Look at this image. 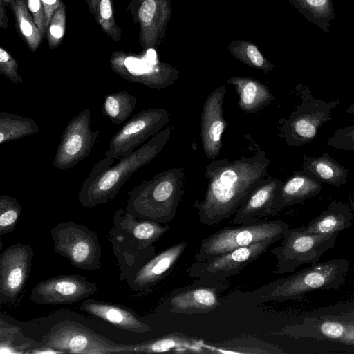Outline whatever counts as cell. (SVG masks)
<instances>
[{
    "mask_svg": "<svg viewBox=\"0 0 354 354\" xmlns=\"http://www.w3.org/2000/svg\"><path fill=\"white\" fill-rule=\"evenodd\" d=\"M269 165L265 151L259 149L252 156L221 158L207 165V187L203 198L194 204L200 222L215 225L234 216L268 176Z\"/></svg>",
    "mask_w": 354,
    "mask_h": 354,
    "instance_id": "6da1fadb",
    "label": "cell"
},
{
    "mask_svg": "<svg viewBox=\"0 0 354 354\" xmlns=\"http://www.w3.org/2000/svg\"><path fill=\"white\" fill-rule=\"evenodd\" d=\"M171 127L160 131L130 154L120 157L115 165L114 158H104L91 169L83 183L78 201L82 206L92 208L113 199L133 174L151 162L169 141Z\"/></svg>",
    "mask_w": 354,
    "mask_h": 354,
    "instance_id": "7a4b0ae2",
    "label": "cell"
},
{
    "mask_svg": "<svg viewBox=\"0 0 354 354\" xmlns=\"http://www.w3.org/2000/svg\"><path fill=\"white\" fill-rule=\"evenodd\" d=\"M184 176L183 167H175L143 181L128 192L126 211L160 224L171 222L183 194Z\"/></svg>",
    "mask_w": 354,
    "mask_h": 354,
    "instance_id": "3957f363",
    "label": "cell"
},
{
    "mask_svg": "<svg viewBox=\"0 0 354 354\" xmlns=\"http://www.w3.org/2000/svg\"><path fill=\"white\" fill-rule=\"evenodd\" d=\"M348 270L349 261L346 259L313 263L310 267L266 284L256 292L261 301L300 300L308 292L339 288Z\"/></svg>",
    "mask_w": 354,
    "mask_h": 354,
    "instance_id": "277c9868",
    "label": "cell"
},
{
    "mask_svg": "<svg viewBox=\"0 0 354 354\" xmlns=\"http://www.w3.org/2000/svg\"><path fill=\"white\" fill-rule=\"evenodd\" d=\"M304 230L305 226L289 228L281 244L271 250L270 253L277 260L274 273H290L303 265L316 263L335 245L339 234H308Z\"/></svg>",
    "mask_w": 354,
    "mask_h": 354,
    "instance_id": "5b68a950",
    "label": "cell"
},
{
    "mask_svg": "<svg viewBox=\"0 0 354 354\" xmlns=\"http://www.w3.org/2000/svg\"><path fill=\"white\" fill-rule=\"evenodd\" d=\"M288 229L289 225L279 219L223 228L201 241L194 261H205L273 238L281 239Z\"/></svg>",
    "mask_w": 354,
    "mask_h": 354,
    "instance_id": "8992f818",
    "label": "cell"
},
{
    "mask_svg": "<svg viewBox=\"0 0 354 354\" xmlns=\"http://www.w3.org/2000/svg\"><path fill=\"white\" fill-rule=\"evenodd\" d=\"M54 251L75 268L88 271L101 268L102 248L95 232L74 221L57 223L50 230Z\"/></svg>",
    "mask_w": 354,
    "mask_h": 354,
    "instance_id": "52a82bcc",
    "label": "cell"
},
{
    "mask_svg": "<svg viewBox=\"0 0 354 354\" xmlns=\"http://www.w3.org/2000/svg\"><path fill=\"white\" fill-rule=\"evenodd\" d=\"M39 347L82 354L127 353L130 345L115 343L74 321L56 323L39 342Z\"/></svg>",
    "mask_w": 354,
    "mask_h": 354,
    "instance_id": "ba28073f",
    "label": "cell"
},
{
    "mask_svg": "<svg viewBox=\"0 0 354 354\" xmlns=\"http://www.w3.org/2000/svg\"><path fill=\"white\" fill-rule=\"evenodd\" d=\"M154 50L137 55L122 50L114 51L110 58V67L122 78L153 89H162L175 84L180 71L174 66L160 62Z\"/></svg>",
    "mask_w": 354,
    "mask_h": 354,
    "instance_id": "9c48e42d",
    "label": "cell"
},
{
    "mask_svg": "<svg viewBox=\"0 0 354 354\" xmlns=\"http://www.w3.org/2000/svg\"><path fill=\"white\" fill-rule=\"evenodd\" d=\"M279 240L281 239L273 238L236 248L205 261H194L186 269V272L192 278L206 281H224L241 272Z\"/></svg>",
    "mask_w": 354,
    "mask_h": 354,
    "instance_id": "30bf717a",
    "label": "cell"
},
{
    "mask_svg": "<svg viewBox=\"0 0 354 354\" xmlns=\"http://www.w3.org/2000/svg\"><path fill=\"white\" fill-rule=\"evenodd\" d=\"M169 121V115L165 109H142L112 136L104 158L119 159L130 154L141 144L161 131Z\"/></svg>",
    "mask_w": 354,
    "mask_h": 354,
    "instance_id": "8fae6325",
    "label": "cell"
},
{
    "mask_svg": "<svg viewBox=\"0 0 354 354\" xmlns=\"http://www.w3.org/2000/svg\"><path fill=\"white\" fill-rule=\"evenodd\" d=\"M100 131L91 128V111L84 109L65 128L58 145L53 165L61 170L73 167L88 156Z\"/></svg>",
    "mask_w": 354,
    "mask_h": 354,
    "instance_id": "7c38bea8",
    "label": "cell"
},
{
    "mask_svg": "<svg viewBox=\"0 0 354 354\" xmlns=\"http://www.w3.org/2000/svg\"><path fill=\"white\" fill-rule=\"evenodd\" d=\"M127 10L139 26L138 41L142 49L156 50L171 17V0H131Z\"/></svg>",
    "mask_w": 354,
    "mask_h": 354,
    "instance_id": "4fadbf2b",
    "label": "cell"
},
{
    "mask_svg": "<svg viewBox=\"0 0 354 354\" xmlns=\"http://www.w3.org/2000/svg\"><path fill=\"white\" fill-rule=\"evenodd\" d=\"M33 250L17 243L0 254V304L15 303L29 278Z\"/></svg>",
    "mask_w": 354,
    "mask_h": 354,
    "instance_id": "5bb4252c",
    "label": "cell"
},
{
    "mask_svg": "<svg viewBox=\"0 0 354 354\" xmlns=\"http://www.w3.org/2000/svg\"><path fill=\"white\" fill-rule=\"evenodd\" d=\"M97 285L80 274H63L38 282L29 299L41 305L71 304L83 301L97 292Z\"/></svg>",
    "mask_w": 354,
    "mask_h": 354,
    "instance_id": "9a60e30c",
    "label": "cell"
},
{
    "mask_svg": "<svg viewBox=\"0 0 354 354\" xmlns=\"http://www.w3.org/2000/svg\"><path fill=\"white\" fill-rule=\"evenodd\" d=\"M225 93V85L217 87L207 97L202 108L200 136L203 150L209 159L218 156L221 136L227 125L223 111Z\"/></svg>",
    "mask_w": 354,
    "mask_h": 354,
    "instance_id": "2e32d148",
    "label": "cell"
},
{
    "mask_svg": "<svg viewBox=\"0 0 354 354\" xmlns=\"http://www.w3.org/2000/svg\"><path fill=\"white\" fill-rule=\"evenodd\" d=\"M120 268V280H129L155 256V247L146 248L133 234L113 226L109 233Z\"/></svg>",
    "mask_w": 354,
    "mask_h": 354,
    "instance_id": "e0dca14e",
    "label": "cell"
},
{
    "mask_svg": "<svg viewBox=\"0 0 354 354\" xmlns=\"http://www.w3.org/2000/svg\"><path fill=\"white\" fill-rule=\"evenodd\" d=\"M282 183L277 178L268 176L250 194L230 221L235 225H253L279 213L274 208L277 192Z\"/></svg>",
    "mask_w": 354,
    "mask_h": 354,
    "instance_id": "ac0fdd59",
    "label": "cell"
},
{
    "mask_svg": "<svg viewBox=\"0 0 354 354\" xmlns=\"http://www.w3.org/2000/svg\"><path fill=\"white\" fill-rule=\"evenodd\" d=\"M187 246L186 241H181L155 255L132 278L126 281L127 284L135 291L149 290L169 274Z\"/></svg>",
    "mask_w": 354,
    "mask_h": 354,
    "instance_id": "d6986e66",
    "label": "cell"
},
{
    "mask_svg": "<svg viewBox=\"0 0 354 354\" xmlns=\"http://www.w3.org/2000/svg\"><path fill=\"white\" fill-rule=\"evenodd\" d=\"M215 282L210 281L207 286L205 285V281H203V286H190L173 291L169 297L170 312L190 315L206 313L215 310L221 305L218 288L225 287L224 284L218 286L223 281L214 287Z\"/></svg>",
    "mask_w": 354,
    "mask_h": 354,
    "instance_id": "ffe728a7",
    "label": "cell"
},
{
    "mask_svg": "<svg viewBox=\"0 0 354 354\" xmlns=\"http://www.w3.org/2000/svg\"><path fill=\"white\" fill-rule=\"evenodd\" d=\"M80 309L121 330L138 333L151 331L150 326L141 321L133 311L117 304L86 299L82 302Z\"/></svg>",
    "mask_w": 354,
    "mask_h": 354,
    "instance_id": "44dd1931",
    "label": "cell"
},
{
    "mask_svg": "<svg viewBox=\"0 0 354 354\" xmlns=\"http://www.w3.org/2000/svg\"><path fill=\"white\" fill-rule=\"evenodd\" d=\"M204 348H206L201 341L179 332H172L154 339L131 345L127 353H202L207 352Z\"/></svg>",
    "mask_w": 354,
    "mask_h": 354,
    "instance_id": "7402d4cb",
    "label": "cell"
},
{
    "mask_svg": "<svg viewBox=\"0 0 354 354\" xmlns=\"http://www.w3.org/2000/svg\"><path fill=\"white\" fill-rule=\"evenodd\" d=\"M326 120V111L298 109L284 122L283 136L289 145H297L313 138L318 128Z\"/></svg>",
    "mask_w": 354,
    "mask_h": 354,
    "instance_id": "603a6c76",
    "label": "cell"
},
{
    "mask_svg": "<svg viewBox=\"0 0 354 354\" xmlns=\"http://www.w3.org/2000/svg\"><path fill=\"white\" fill-rule=\"evenodd\" d=\"M227 82L235 87L239 106L248 113L260 111L274 99L267 86L255 78L234 76Z\"/></svg>",
    "mask_w": 354,
    "mask_h": 354,
    "instance_id": "cb8c5ba5",
    "label": "cell"
},
{
    "mask_svg": "<svg viewBox=\"0 0 354 354\" xmlns=\"http://www.w3.org/2000/svg\"><path fill=\"white\" fill-rule=\"evenodd\" d=\"M113 225L133 234L146 248L153 246L170 228L153 221L141 219L121 208L113 216Z\"/></svg>",
    "mask_w": 354,
    "mask_h": 354,
    "instance_id": "d4e9b609",
    "label": "cell"
},
{
    "mask_svg": "<svg viewBox=\"0 0 354 354\" xmlns=\"http://www.w3.org/2000/svg\"><path fill=\"white\" fill-rule=\"evenodd\" d=\"M321 185L317 181L301 174H295L279 188L274 208L279 213L285 207L299 203L319 193Z\"/></svg>",
    "mask_w": 354,
    "mask_h": 354,
    "instance_id": "484cf974",
    "label": "cell"
},
{
    "mask_svg": "<svg viewBox=\"0 0 354 354\" xmlns=\"http://www.w3.org/2000/svg\"><path fill=\"white\" fill-rule=\"evenodd\" d=\"M353 218V214L348 207L341 203H333L311 220L304 230L308 234L339 233L351 226Z\"/></svg>",
    "mask_w": 354,
    "mask_h": 354,
    "instance_id": "4316f807",
    "label": "cell"
},
{
    "mask_svg": "<svg viewBox=\"0 0 354 354\" xmlns=\"http://www.w3.org/2000/svg\"><path fill=\"white\" fill-rule=\"evenodd\" d=\"M10 6L14 15L16 29L30 50L35 52L43 38L26 0H12Z\"/></svg>",
    "mask_w": 354,
    "mask_h": 354,
    "instance_id": "83f0119b",
    "label": "cell"
},
{
    "mask_svg": "<svg viewBox=\"0 0 354 354\" xmlns=\"http://www.w3.org/2000/svg\"><path fill=\"white\" fill-rule=\"evenodd\" d=\"M39 131V125L33 119L0 112V145L36 134Z\"/></svg>",
    "mask_w": 354,
    "mask_h": 354,
    "instance_id": "f1b7e54d",
    "label": "cell"
},
{
    "mask_svg": "<svg viewBox=\"0 0 354 354\" xmlns=\"http://www.w3.org/2000/svg\"><path fill=\"white\" fill-rule=\"evenodd\" d=\"M309 21L324 32H329L330 22L335 18L332 0H289Z\"/></svg>",
    "mask_w": 354,
    "mask_h": 354,
    "instance_id": "f546056e",
    "label": "cell"
},
{
    "mask_svg": "<svg viewBox=\"0 0 354 354\" xmlns=\"http://www.w3.org/2000/svg\"><path fill=\"white\" fill-rule=\"evenodd\" d=\"M137 99L127 91H120L105 95L102 113L113 124L120 125L133 113Z\"/></svg>",
    "mask_w": 354,
    "mask_h": 354,
    "instance_id": "4dcf8cb0",
    "label": "cell"
},
{
    "mask_svg": "<svg viewBox=\"0 0 354 354\" xmlns=\"http://www.w3.org/2000/svg\"><path fill=\"white\" fill-rule=\"evenodd\" d=\"M227 50L235 59L250 67L265 73H268L276 67L261 53L259 48L250 41L233 40L228 44Z\"/></svg>",
    "mask_w": 354,
    "mask_h": 354,
    "instance_id": "1f68e13d",
    "label": "cell"
},
{
    "mask_svg": "<svg viewBox=\"0 0 354 354\" xmlns=\"http://www.w3.org/2000/svg\"><path fill=\"white\" fill-rule=\"evenodd\" d=\"M39 343L26 338L20 328L0 320V348L1 353H30L38 348Z\"/></svg>",
    "mask_w": 354,
    "mask_h": 354,
    "instance_id": "d6a6232c",
    "label": "cell"
},
{
    "mask_svg": "<svg viewBox=\"0 0 354 354\" xmlns=\"http://www.w3.org/2000/svg\"><path fill=\"white\" fill-rule=\"evenodd\" d=\"M305 168L318 178L336 185L339 184L337 181H342L346 177L343 168L329 158L310 159Z\"/></svg>",
    "mask_w": 354,
    "mask_h": 354,
    "instance_id": "836d02e7",
    "label": "cell"
},
{
    "mask_svg": "<svg viewBox=\"0 0 354 354\" xmlns=\"http://www.w3.org/2000/svg\"><path fill=\"white\" fill-rule=\"evenodd\" d=\"M94 17L107 36L116 42L120 41L122 30L115 19L113 0H97Z\"/></svg>",
    "mask_w": 354,
    "mask_h": 354,
    "instance_id": "e575fe53",
    "label": "cell"
},
{
    "mask_svg": "<svg viewBox=\"0 0 354 354\" xmlns=\"http://www.w3.org/2000/svg\"><path fill=\"white\" fill-rule=\"evenodd\" d=\"M21 211L17 198L7 194L0 196V236L15 230Z\"/></svg>",
    "mask_w": 354,
    "mask_h": 354,
    "instance_id": "d590c367",
    "label": "cell"
},
{
    "mask_svg": "<svg viewBox=\"0 0 354 354\" xmlns=\"http://www.w3.org/2000/svg\"><path fill=\"white\" fill-rule=\"evenodd\" d=\"M66 6L62 2L53 14L46 32V39L50 50L57 48L62 42L66 31Z\"/></svg>",
    "mask_w": 354,
    "mask_h": 354,
    "instance_id": "8d00e7d4",
    "label": "cell"
},
{
    "mask_svg": "<svg viewBox=\"0 0 354 354\" xmlns=\"http://www.w3.org/2000/svg\"><path fill=\"white\" fill-rule=\"evenodd\" d=\"M328 145L335 149L354 151V124L337 129Z\"/></svg>",
    "mask_w": 354,
    "mask_h": 354,
    "instance_id": "74e56055",
    "label": "cell"
},
{
    "mask_svg": "<svg viewBox=\"0 0 354 354\" xmlns=\"http://www.w3.org/2000/svg\"><path fill=\"white\" fill-rule=\"evenodd\" d=\"M19 66L15 58L3 47L0 48V73L15 84L23 83L18 73Z\"/></svg>",
    "mask_w": 354,
    "mask_h": 354,
    "instance_id": "f35d334b",
    "label": "cell"
},
{
    "mask_svg": "<svg viewBox=\"0 0 354 354\" xmlns=\"http://www.w3.org/2000/svg\"><path fill=\"white\" fill-rule=\"evenodd\" d=\"M27 7L32 15L43 39L46 37L45 16L41 0H26Z\"/></svg>",
    "mask_w": 354,
    "mask_h": 354,
    "instance_id": "ab89813d",
    "label": "cell"
},
{
    "mask_svg": "<svg viewBox=\"0 0 354 354\" xmlns=\"http://www.w3.org/2000/svg\"><path fill=\"white\" fill-rule=\"evenodd\" d=\"M319 330L324 337L338 339L344 337L347 327L337 322L325 321L319 326Z\"/></svg>",
    "mask_w": 354,
    "mask_h": 354,
    "instance_id": "60d3db41",
    "label": "cell"
},
{
    "mask_svg": "<svg viewBox=\"0 0 354 354\" xmlns=\"http://www.w3.org/2000/svg\"><path fill=\"white\" fill-rule=\"evenodd\" d=\"M62 2V0H41L44 10L46 32L53 14L60 6Z\"/></svg>",
    "mask_w": 354,
    "mask_h": 354,
    "instance_id": "b9f144b4",
    "label": "cell"
},
{
    "mask_svg": "<svg viewBox=\"0 0 354 354\" xmlns=\"http://www.w3.org/2000/svg\"><path fill=\"white\" fill-rule=\"evenodd\" d=\"M0 26L3 29L8 28V19L4 4L0 0Z\"/></svg>",
    "mask_w": 354,
    "mask_h": 354,
    "instance_id": "7bdbcfd3",
    "label": "cell"
},
{
    "mask_svg": "<svg viewBox=\"0 0 354 354\" xmlns=\"http://www.w3.org/2000/svg\"><path fill=\"white\" fill-rule=\"evenodd\" d=\"M91 13L95 17L97 0H84Z\"/></svg>",
    "mask_w": 354,
    "mask_h": 354,
    "instance_id": "ee69618b",
    "label": "cell"
},
{
    "mask_svg": "<svg viewBox=\"0 0 354 354\" xmlns=\"http://www.w3.org/2000/svg\"><path fill=\"white\" fill-rule=\"evenodd\" d=\"M346 113L354 114V103L348 107V109L346 110Z\"/></svg>",
    "mask_w": 354,
    "mask_h": 354,
    "instance_id": "f6af8a7d",
    "label": "cell"
},
{
    "mask_svg": "<svg viewBox=\"0 0 354 354\" xmlns=\"http://www.w3.org/2000/svg\"><path fill=\"white\" fill-rule=\"evenodd\" d=\"M4 6L6 7L7 6H10L12 0H1Z\"/></svg>",
    "mask_w": 354,
    "mask_h": 354,
    "instance_id": "bcb514c9",
    "label": "cell"
}]
</instances>
